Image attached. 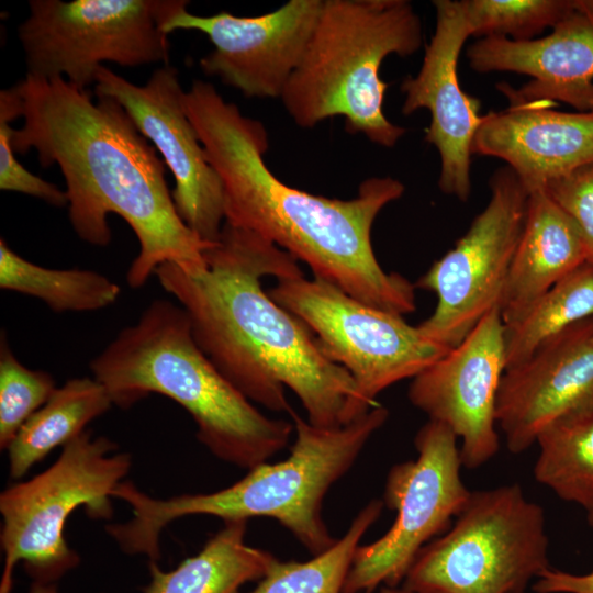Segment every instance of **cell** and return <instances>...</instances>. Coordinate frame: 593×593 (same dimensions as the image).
Listing matches in <instances>:
<instances>
[{
	"label": "cell",
	"instance_id": "cell-21",
	"mask_svg": "<svg viewBox=\"0 0 593 593\" xmlns=\"http://www.w3.org/2000/svg\"><path fill=\"white\" fill-rule=\"evenodd\" d=\"M247 521H226L203 548L176 569L163 571L149 562L150 582L144 593H238L247 582L260 580L276 558L246 542Z\"/></svg>",
	"mask_w": 593,
	"mask_h": 593
},
{
	"label": "cell",
	"instance_id": "cell-15",
	"mask_svg": "<svg viewBox=\"0 0 593 593\" xmlns=\"http://www.w3.org/2000/svg\"><path fill=\"white\" fill-rule=\"evenodd\" d=\"M504 324L500 307L411 381L410 402L428 419L460 439L462 466L478 468L499 450L496 399L505 371Z\"/></svg>",
	"mask_w": 593,
	"mask_h": 593
},
{
	"label": "cell",
	"instance_id": "cell-28",
	"mask_svg": "<svg viewBox=\"0 0 593 593\" xmlns=\"http://www.w3.org/2000/svg\"><path fill=\"white\" fill-rule=\"evenodd\" d=\"M53 377L22 365L5 333L0 339V447L7 450L25 422L56 390Z\"/></svg>",
	"mask_w": 593,
	"mask_h": 593
},
{
	"label": "cell",
	"instance_id": "cell-4",
	"mask_svg": "<svg viewBox=\"0 0 593 593\" xmlns=\"http://www.w3.org/2000/svg\"><path fill=\"white\" fill-rule=\"evenodd\" d=\"M289 414L295 441L286 460L260 463L243 479L215 492L169 499L152 497L131 481H123L112 495L130 504L133 517L107 525L108 534L125 553L144 555L157 561L160 534L178 518L211 515L226 522L269 517L287 528L313 556L326 551L337 539L323 518L324 497L384 425L389 411L378 404L335 428L316 427L293 410Z\"/></svg>",
	"mask_w": 593,
	"mask_h": 593
},
{
	"label": "cell",
	"instance_id": "cell-11",
	"mask_svg": "<svg viewBox=\"0 0 593 593\" xmlns=\"http://www.w3.org/2000/svg\"><path fill=\"white\" fill-rule=\"evenodd\" d=\"M457 439L435 421L418 429L417 458L394 465L385 480L382 502L396 512L395 521L379 539L357 547L343 593L399 586L421 549L462 511L471 491L460 477Z\"/></svg>",
	"mask_w": 593,
	"mask_h": 593
},
{
	"label": "cell",
	"instance_id": "cell-16",
	"mask_svg": "<svg viewBox=\"0 0 593 593\" xmlns=\"http://www.w3.org/2000/svg\"><path fill=\"white\" fill-rule=\"evenodd\" d=\"M436 23L425 48L421 69L401 85L402 113L421 109L430 114L425 141L440 157L438 187L441 192L466 202L471 192V147L482 122L481 102L460 87L458 60L470 37L461 0H434Z\"/></svg>",
	"mask_w": 593,
	"mask_h": 593
},
{
	"label": "cell",
	"instance_id": "cell-13",
	"mask_svg": "<svg viewBox=\"0 0 593 593\" xmlns=\"http://www.w3.org/2000/svg\"><path fill=\"white\" fill-rule=\"evenodd\" d=\"M94 93L111 97L125 109L171 171L179 216L202 240L215 244L225 217L223 184L186 113L177 69L164 65L138 86L102 66Z\"/></svg>",
	"mask_w": 593,
	"mask_h": 593
},
{
	"label": "cell",
	"instance_id": "cell-35",
	"mask_svg": "<svg viewBox=\"0 0 593 593\" xmlns=\"http://www.w3.org/2000/svg\"><path fill=\"white\" fill-rule=\"evenodd\" d=\"M526 593V592H525Z\"/></svg>",
	"mask_w": 593,
	"mask_h": 593
},
{
	"label": "cell",
	"instance_id": "cell-17",
	"mask_svg": "<svg viewBox=\"0 0 593 593\" xmlns=\"http://www.w3.org/2000/svg\"><path fill=\"white\" fill-rule=\"evenodd\" d=\"M593 410V318L541 344L505 369L496 399V424L507 449H528L550 424Z\"/></svg>",
	"mask_w": 593,
	"mask_h": 593
},
{
	"label": "cell",
	"instance_id": "cell-10",
	"mask_svg": "<svg viewBox=\"0 0 593 593\" xmlns=\"http://www.w3.org/2000/svg\"><path fill=\"white\" fill-rule=\"evenodd\" d=\"M268 294L311 329L328 359L349 372L359 415L378 405L382 391L413 379L449 350L402 315L365 304L322 279L278 280Z\"/></svg>",
	"mask_w": 593,
	"mask_h": 593
},
{
	"label": "cell",
	"instance_id": "cell-8",
	"mask_svg": "<svg viewBox=\"0 0 593 593\" xmlns=\"http://www.w3.org/2000/svg\"><path fill=\"white\" fill-rule=\"evenodd\" d=\"M547 568L544 508L514 483L471 491L454 525L421 549L401 585L416 593H525Z\"/></svg>",
	"mask_w": 593,
	"mask_h": 593
},
{
	"label": "cell",
	"instance_id": "cell-25",
	"mask_svg": "<svg viewBox=\"0 0 593 593\" xmlns=\"http://www.w3.org/2000/svg\"><path fill=\"white\" fill-rule=\"evenodd\" d=\"M536 480L561 500L593 510V410L561 417L537 437Z\"/></svg>",
	"mask_w": 593,
	"mask_h": 593
},
{
	"label": "cell",
	"instance_id": "cell-7",
	"mask_svg": "<svg viewBox=\"0 0 593 593\" xmlns=\"http://www.w3.org/2000/svg\"><path fill=\"white\" fill-rule=\"evenodd\" d=\"M116 449L111 439L85 430L63 447L51 467L0 494V593L12 592L19 562L40 583H53L79 563L65 538L66 523L78 507L91 518L112 517V493L132 466L131 455L113 454Z\"/></svg>",
	"mask_w": 593,
	"mask_h": 593
},
{
	"label": "cell",
	"instance_id": "cell-5",
	"mask_svg": "<svg viewBox=\"0 0 593 593\" xmlns=\"http://www.w3.org/2000/svg\"><path fill=\"white\" fill-rule=\"evenodd\" d=\"M112 403L128 409L150 393L181 405L215 457L251 469L282 450L293 423L270 418L243 395L194 340L184 310L153 301L90 362Z\"/></svg>",
	"mask_w": 593,
	"mask_h": 593
},
{
	"label": "cell",
	"instance_id": "cell-30",
	"mask_svg": "<svg viewBox=\"0 0 593 593\" xmlns=\"http://www.w3.org/2000/svg\"><path fill=\"white\" fill-rule=\"evenodd\" d=\"M10 122L0 116V189L35 197L56 208L68 206L66 191L35 176L16 159Z\"/></svg>",
	"mask_w": 593,
	"mask_h": 593
},
{
	"label": "cell",
	"instance_id": "cell-20",
	"mask_svg": "<svg viewBox=\"0 0 593 593\" xmlns=\"http://www.w3.org/2000/svg\"><path fill=\"white\" fill-rule=\"evenodd\" d=\"M589 261L593 256L575 222L544 189L530 192L499 306L503 323Z\"/></svg>",
	"mask_w": 593,
	"mask_h": 593
},
{
	"label": "cell",
	"instance_id": "cell-22",
	"mask_svg": "<svg viewBox=\"0 0 593 593\" xmlns=\"http://www.w3.org/2000/svg\"><path fill=\"white\" fill-rule=\"evenodd\" d=\"M112 405L105 388L93 377L70 379L57 388L7 449L11 478H22L53 449L82 434L90 422Z\"/></svg>",
	"mask_w": 593,
	"mask_h": 593
},
{
	"label": "cell",
	"instance_id": "cell-34",
	"mask_svg": "<svg viewBox=\"0 0 593 593\" xmlns=\"http://www.w3.org/2000/svg\"><path fill=\"white\" fill-rule=\"evenodd\" d=\"M588 522L593 527V510L588 512Z\"/></svg>",
	"mask_w": 593,
	"mask_h": 593
},
{
	"label": "cell",
	"instance_id": "cell-14",
	"mask_svg": "<svg viewBox=\"0 0 593 593\" xmlns=\"http://www.w3.org/2000/svg\"><path fill=\"white\" fill-rule=\"evenodd\" d=\"M324 0H290L257 16L227 11L195 15L183 8L164 26L166 34L194 30L205 34L213 51L199 61L208 76L247 98H281L299 66Z\"/></svg>",
	"mask_w": 593,
	"mask_h": 593
},
{
	"label": "cell",
	"instance_id": "cell-9",
	"mask_svg": "<svg viewBox=\"0 0 593 593\" xmlns=\"http://www.w3.org/2000/svg\"><path fill=\"white\" fill-rule=\"evenodd\" d=\"M187 0H31L18 34L27 74L96 85L102 63L168 65L164 26Z\"/></svg>",
	"mask_w": 593,
	"mask_h": 593
},
{
	"label": "cell",
	"instance_id": "cell-29",
	"mask_svg": "<svg viewBox=\"0 0 593 593\" xmlns=\"http://www.w3.org/2000/svg\"><path fill=\"white\" fill-rule=\"evenodd\" d=\"M544 190L575 222L593 256V161L550 181Z\"/></svg>",
	"mask_w": 593,
	"mask_h": 593
},
{
	"label": "cell",
	"instance_id": "cell-31",
	"mask_svg": "<svg viewBox=\"0 0 593 593\" xmlns=\"http://www.w3.org/2000/svg\"><path fill=\"white\" fill-rule=\"evenodd\" d=\"M533 591L536 593H593V571L586 574H573L549 567L536 578Z\"/></svg>",
	"mask_w": 593,
	"mask_h": 593
},
{
	"label": "cell",
	"instance_id": "cell-24",
	"mask_svg": "<svg viewBox=\"0 0 593 593\" xmlns=\"http://www.w3.org/2000/svg\"><path fill=\"white\" fill-rule=\"evenodd\" d=\"M0 288L42 300L54 312H89L115 303L121 288L107 276L88 269L38 266L0 239Z\"/></svg>",
	"mask_w": 593,
	"mask_h": 593
},
{
	"label": "cell",
	"instance_id": "cell-27",
	"mask_svg": "<svg viewBox=\"0 0 593 593\" xmlns=\"http://www.w3.org/2000/svg\"><path fill=\"white\" fill-rule=\"evenodd\" d=\"M585 0H461L470 36L535 40L581 9Z\"/></svg>",
	"mask_w": 593,
	"mask_h": 593
},
{
	"label": "cell",
	"instance_id": "cell-6",
	"mask_svg": "<svg viewBox=\"0 0 593 593\" xmlns=\"http://www.w3.org/2000/svg\"><path fill=\"white\" fill-rule=\"evenodd\" d=\"M423 25L407 0H324L304 55L281 96L301 128L335 116L350 134L394 147L405 128L383 112L389 55L407 57L423 44Z\"/></svg>",
	"mask_w": 593,
	"mask_h": 593
},
{
	"label": "cell",
	"instance_id": "cell-26",
	"mask_svg": "<svg viewBox=\"0 0 593 593\" xmlns=\"http://www.w3.org/2000/svg\"><path fill=\"white\" fill-rule=\"evenodd\" d=\"M382 507V501H370L356 515L342 538L307 561L276 559L257 586L248 593H343L356 549L379 518Z\"/></svg>",
	"mask_w": 593,
	"mask_h": 593
},
{
	"label": "cell",
	"instance_id": "cell-1",
	"mask_svg": "<svg viewBox=\"0 0 593 593\" xmlns=\"http://www.w3.org/2000/svg\"><path fill=\"white\" fill-rule=\"evenodd\" d=\"M19 118L14 153L35 149L43 167L57 165L65 178L68 216L78 237L108 246V215L133 230L139 251L126 281L143 287L166 262L187 272L206 267L202 240L179 216L166 181V165L125 109L113 98L78 89L66 79L26 75L12 87Z\"/></svg>",
	"mask_w": 593,
	"mask_h": 593
},
{
	"label": "cell",
	"instance_id": "cell-23",
	"mask_svg": "<svg viewBox=\"0 0 593 593\" xmlns=\"http://www.w3.org/2000/svg\"><path fill=\"white\" fill-rule=\"evenodd\" d=\"M593 318V261L556 282L504 324L505 369L527 359L541 344Z\"/></svg>",
	"mask_w": 593,
	"mask_h": 593
},
{
	"label": "cell",
	"instance_id": "cell-32",
	"mask_svg": "<svg viewBox=\"0 0 593 593\" xmlns=\"http://www.w3.org/2000/svg\"><path fill=\"white\" fill-rule=\"evenodd\" d=\"M29 593H59L53 583L33 582Z\"/></svg>",
	"mask_w": 593,
	"mask_h": 593
},
{
	"label": "cell",
	"instance_id": "cell-33",
	"mask_svg": "<svg viewBox=\"0 0 593 593\" xmlns=\"http://www.w3.org/2000/svg\"><path fill=\"white\" fill-rule=\"evenodd\" d=\"M378 593H416L411 590H407L403 588L402 585L399 586H382Z\"/></svg>",
	"mask_w": 593,
	"mask_h": 593
},
{
	"label": "cell",
	"instance_id": "cell-3",
	"mask_svg": "<svg viewBox=\"0 0 593 593\" xmlns=\"http://www.w3.org/2000/svg\"><path fill=\"white\" fill-rule=\"evenodd\" d=\"M183 105L222 181L225 224L275 244L305 262L314 278L365 304L402 316L416 310L415 286L385 272L371 244L378 214L405 191L400 180L368 178L348 200L309 193L273 175L264 159V124L225 101L212 83L194 80Z\"/></svg>",
	"mask_w": 593,
	"mask_h": 593
},
{
	"label": "cell",
	"instance_id": "cell-18",
	"mask_svg": "<svg viewBox=\"0 0 593 593\" xmlns=\"http://www.w3.org/2000/svg\"><path fill=\"white\" fill-rule=\"evenodd\" d=\"M466 55L477 72L511 71L532 78L519 89L499 82L508 105L552 107L559 101L578 112L593 111V0H585L544 37L523 42L484 37Z\"/></svg>",
	"mask_w": 593,
	"mask_h": 593
},
{
	"label": "cell",
	"instance_id": "cell-12",
	"mask_svg": "<svg viewBox=\"0 0 593 593\" xmlns=\"http://www.w3.org/2000/svg\"><path fill=\"white\" fill-rule=\"evenodd\" d=\"M490 199L455 247L414 283L436 294L432 315L417 327L444 347L458 345L492 309L500 306L529 192L508 167L490 178Z\"/></svg>",
	"mask_w": 593,
	"mask_h": 593
},
{
	"label": "cell",
	"instance_id": "cell-2",
	"mask_svg": "<svg viewBox=\"0 0 593 593\" xmlns=\"http://www.w3.org/2000/svg\"><path fill=\"white\" fill-rule=\"evenodd\" d=\"M204 259L202 270L187 272L166 262L155 276L184 310L194 340L215 368L249 401L272 412L292 411L284 393L289 388L316 427H340L361 416L349 372L262 289L268 276L303 277L299 261L225 223Z\"/></svg>",
	"mask_w": 593,
	"mask_h": 593
},
{
	"label": "cell",
	"instance_id": "cell-19",
	"mask_svg": "<svg viewBox=\"0 0 593 593\" xmlns=\"http://www.w3.org/2000/svg\"><path fill=\"white\" fill-rule=\"evenodd\" d=\"M471 152L504 160L530 193L593 161V111L508 105L482 115Z\"/></svg>",
	"mask_w": 593,
	"mask_h": 593
}]
</instances>
